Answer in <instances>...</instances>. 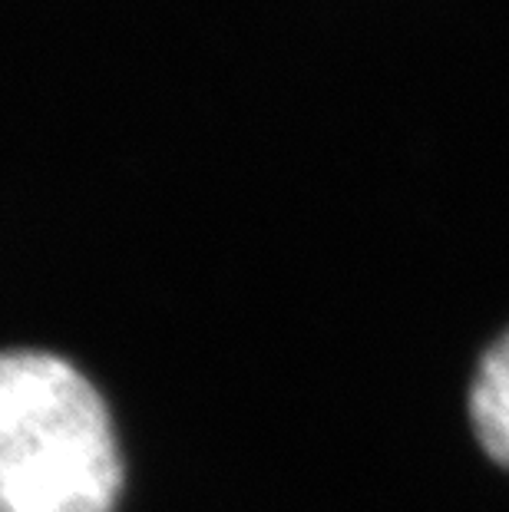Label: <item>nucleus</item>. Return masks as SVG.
<instances>
[{"instance_id": "1", "label": "nucleus", "mask_w": 509, "mask_h": 512, "mask_svg": "<svg viewBox=\"0 0 509 512\" xmlns=\"http://www.w3.org/2000/svg\"><path fill=\"white\" fill-rule=\"evenodd\" d=\"M123 460L100 390L67 357L0 351V512H113Z\"/></svg>"}, {"instance_id": "2", "label": "nucleus", "mask_w": 509, "mask_h": 512, "mask_svg": "<svg viewBox=\"0 0 509 512\" xmlns=\"http://www.w3.org/2000/svg\"><path fill=\"white\" fill-rule=\"evenodd\" d=\"M467 413L480 450L509 470V328L486 347L470 380Z\"/></svg>"}]
</instances>
